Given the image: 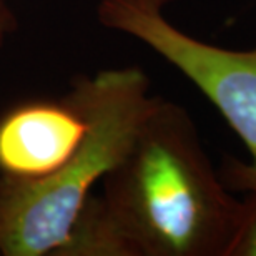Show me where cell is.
<instances>
[{
    "mask_svg": "<svg viewBox=\"0 0 256 256\" xmlns=\"http://www.w3.org/2000/svg\"><path fill=\"white\" fill-rule=\"evenodd\" d=\"M104 200L135 256H226L242 200L214 170L190 114L156 96Z\"/></svg>",
    "mask_w": 256,
    "mask_h": 256,
    "instance_id": "cell-1",
    "label": "cell"
},
{
    "mask_svg": "<svg viewBox=\"0 0 256 256\" xmlns=\"http://www.w3.org/2000/svg\"><path fill=\"white\" fill-rule=\"evenodd\" d=\"M155 98L138 66L76 76L65 100L84 116L85 135L50 175L0 178V256H55L92 186L130 150Z\"/></svg>",
    "mask_w": 256,
    "mask_h": 256,
    "instance_id": "cell-2",
    "label": "cell"
},
{
    "mask_svg": "<svg viewBox=\"0 0 256 256\" xmlns=\"http://www.w3.org/2000/svg\"><path fill=\"white\" fill-rule=\"evenodd\" d=\"M96 15L104 27L150 47L212 102L252 155V163L224 160V185L238 192L256 185V45L236 50L198 40L145 0H100Z\"/></svg>",
    "mask_w": 256,
    "mask_h": 256,
    "instance_id": "cell-3",
    "label": "cell"
},
{
    "mask_svg": "<svg viewBox=\"0 0 256 256\" xmlns=\"http://www.w3.org/2000/svg\"><path fill=\"white\" fill-rule=\"evenodd\" d=\"M86 124L68 102H25L0 118L2 176L44 178L58 170L85 135Z\"/></svg>",
    "mask_w": 256,
    "mask_h": 256,
    "instance_id": "cell-4",
    "label": "cell"
},
{
    "mask_svg": "<svg viewBox=\"0 0 256 256\" xmlns=\"http://www.w3.org/2000/svg\"><path fill=\"white\" fill-rule=\"evenodd\" d=\"M55 256H135L104 196L90 194Z\"/></svg>",
    "mask_w": 256,
    "mask_h": 256,
    "instance_id": "cell-5",
    "label": "cell"
},
{
    "mask_svg": "<svg viewBox=\"0 0 256 256\" xmlns=\"http://www.w3.org/2000/svg\"><path fill=\"white\" fill-rule=\"evenodd\" d=\"M243 192L246 196L242 200L238 228L226 256H256V185Z\"/></svg>",
    "mask_w": 256,
    "mask_h": 256,
    "instance_id": "cell-6",
    "label": "cell"
},
{
    "mask_svg": "<svg viewBox=\"0 0 256 256\" xmlns=\"http://www.w3.org/2000/svg\"><path fill=\"white\" fill-rule=\"evenodd\" d=\"M15 15L12 8L5 4V0H0V47L5 42L7 35L15 28Z\"/></svg>",
    "mask_w": 256,
    "mask_h": 256,
    "instance_id": "cell-7",
    "label": "cell"
},
{
    "mask_svg": "<svg viewBox=\"0 0 256 256\" xmlns=\"http://www.w3.org/2000/svg\"><path fill=\"white\" fill-rule=\"evenodd\" d=\"M146 4H150L152 7H156V8H160L163 10V7L168 4H172V2H175V0H145Z\"/></svg>",
    "mask_w": 256,
    "mask_h": 256,
    "instance_id": "cell-8",
    "label": "cell"
}]
</instances>
